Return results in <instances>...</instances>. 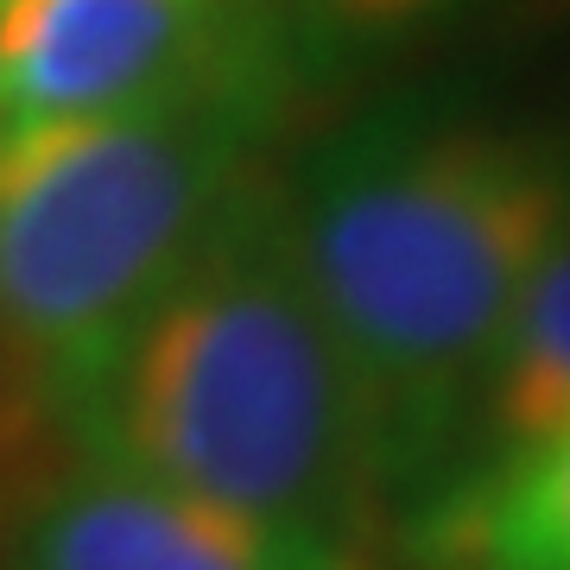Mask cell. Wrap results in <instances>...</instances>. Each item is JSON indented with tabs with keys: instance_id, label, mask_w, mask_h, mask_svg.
<instances>
[{
	"instance_id": "cell-1",
	"label": "cell",
	"mask_w": 570,
	"mask_h": 570,
	"mask_svg": "<svg viewBox=\"0 0 570 570\" xmlns=\"http://www.w3.org/2000/svg\"><path fill=\"white\" fill-rule=\"evenodd\" d=\"M285 242L374 412L393 508L425 501L532 273L570 235V146L469 115H374L279 184Z\"/></svg>"
},
{
	"instance_id": "cell-2",
	"label": "cell",
	"mask_w": 570,
	"mask_h": 570,
	"mask_svg": "<svg viewBox=\"0 0 570 570\" xmlns=\"http://www.w3.org/2000/svg\"><path fill=\"white\" fill-rule=\"evenodd\" d=\"M39 425L82 456L216 508L374 551L393 508L374 412L285 242L279 184L247 178L178 279Z\"/></svg>"
},
{
	"instance_id": "cell-3",
	"label": "cell",
	"mask_w": 570,
	"mask_h": 570,
	"mask_svg": "<svg viewBox=\"0 0 570 570\" xmlns=\"http://www.w3.org/2000/svg\"><path fill=\"white\" fill-rule=\"evenodd\" d=\"M273 108L197 96L0 134V374L39 419L204 247Z\"/></svg>"
},
{
	"instance_id": "cell-4",
	"label": "cell",
	"mask_w": 570,
	"mask_h": 570,
	"mask_svg": "<svg viewBox=\"0 0 570 570\" xmlns=\"http://www.w3.org/2000/svg\"><path fill=\"white\" fill-rule=\"evenodd\" d=\"M197 96H285L273 0H0V134Z\"/></svg>"
},
{
	"instance_id": "cell-5",
	"label": "cell",
	"mask_w": 570,
	"mask_h": 570,
	"mask_svg": "<svg viewBox=\"0 0 570 570\" xmlns=\"http://www.w3.org/2000/svg\"><path fill=\"white\" fill-rule=\"evenodd\" d=\"M374 551L216 508L58 444L7 508V570H367Z\"/></svg>"
},
{
	"instance_id": "cell-6",
	"label": "cell",
	"mask_w": 570,
	"mask_h": 570,
	"mask_svg": "<svg viewBox=\"0 0 570 570\" xmlns=\"http://www.w3.org/2000/svg\"><path fill=\"white\" fill-rule=\"evenodd\" d=\"M412 551L431 570H570V425L431 489Z\"/></svg>"
},
{
	"instance_id": "cell-7",
	"label": "cell",
	"mask_w": 570,
	"mask_h": 570,
	"mask_svg": "<svg viewBox=\"0 0 570 570\" xmlns=\"http://www.w3.org/2000/svg\"><path fill=\"white\" fill-rule=\"evenodd\" d=\"M564 425H570V235L532 273L527 298H520L508 336H501L489 374L475 387L463 450H456L450 475L489 469L513 450L539 444V438H558Z\"/></svg>"
},
{
	"instance_id": "cell-8",
	"label": "cell",
	"mask_w": 570,
	"mask_h": 570,
	"mask_svg": "<svg viewBox=\"0 0 570 570\" xmlns=\"http://www.w3.org/2000/svg\"><path fill=\"white\" fill-rule=\"evenodd\" d=\"M273 7H285L298 26L330 32V39H400L450 13L456 0H273Z\"/></svg>"
}]
</instances>
